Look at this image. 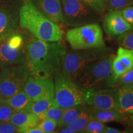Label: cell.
I'll return each mask as SVG.
<instances>
[{
	"mask_svg": "<svg viewBox=\"0 0 133 133\" xmlns=\"http://www.w3.org/2000/svg\"><path fill=\"white\" fill-rule=\"evenodd\" d=\"M83 91V102L88 107L101 110H118V88H105L99 90L89 89Z\"/></svg>",
	"mask_w": 133,
	"mask_h": 133,
	"instance_id": "obj_9",
	"label": "cell"
},
{
	"mask_svg": "<svg viewBox=\"0 0 133 133\" xmlns=\"http://www.w3.org/2000/svg\"><path fill=\"white\" fill-rule=\"evenodd\" d=\"M54 106H58L54 99L32 101L28 107L26 112L33 113L39 117L48 109Z\"/></svg>",
	"mask_w": 133,
	"mask_h": 133,
	"instance_id": "obj_19",
	"label": "cell"
},
{
	"mask_svg": "<svg viewBox=\"0 0 133 133\" xmlns=\"http://www.w3.org/2000/svg\"><path fill=\"white\" fill-rule=\"evenodd\" d=\"M32 2L53 22L59 25L64 24L61 0H33Z\"/></svg>",
	"mask_w": 133,
	"mask_h": 133,
	"instance_id": "obj_13",
	"label": "cell"
},
{
	"mask_svg": "<svg viewBox=\"0 0 133 133\" xmlns=\"http://www.w3.org/2000/svg\"><path fill=\"white\" fill-rule=\"evenodd\" d=\"M4 101H5V99H4L2 96L0 95V106H1V105L2 104Z\"/></svg>",
	"mask_w": 133,
	"mask_h": 133,
	"instance_id": "obj_39",
	"label": "cell"
},
{
	"mask_svg": "<svg viewBox=\"0 0 133 133\" xmlns=\"http://www.w3.org/2000/svg\"><path fill=\"white\" fill-rule=\"evenodd\" d=\"M14 32L12 21L9 13L0 10V37L9 35Z\"/></svg>",
	"mask_w": 133,
	"mask_h": 133,
	"instance_id": "obj_21",
	"label": "cell"
},
{
	"mask_svg": "<svg viewBox=\"0 0 133 133\" xmlns=\"http://www.w3.org/2000/svg\"><path fill=\"white\" fill-rule=\"evenodd\" d=\"M106 1H107V0H99L100 2L102 3V5H104L105 8V3H106Z\"/></svg>",
	"mask_w": 133,
	"mask_h": 133,
	"instance_id": "obj_40",
	"label": "cell"
},
{
	"mask_svg": "<svg viewBox=\"0 0 133 133\" xmlns=\"http://www.w3.org/2000/svg\"><path fill=\"white\" fill-rule=\"evenodd\" d=\"M119 11L124 19L133 26V6H129Z\"/></svg>",
	"mask_w": 133,
	"mask_h": 133,
	"instance_id": "obj_32",
	"label": "cell"
},
{
	"mask_svg": "<svg viewBox=\"0 0 133 133\" xmlns=\"http://www.w3.org/2000/svg\"><path fill=\"white\" fill-rule=\"evenodd\" d=\"M39 117L26 111H14L11 116L9 122L19 128L18 132L26 133L31 128L35 127L40 122Z\"/></svg>",
	"mask_w": 133,
	"mask_h": 133,
	"instance_id": "obj_14",
	"label": "cell"
},
{
	"mask_svg": "<svg viewBox=\"0 0 133 133\" xmlns=\"http://www.w3.org/2000/svg\"><path fill=\"white\" fill-rule=\"evenodd\" d=\"M133 4V0H107L105 9L109 11L119 10Z\"/></svg>",
	"mask_w": 133,
	"mask_h": 133,
	"instance_id": "obj_26",
	"label": "cell"
},
{
	"mask_svg": "<svg viewBox=\"0 0 133 133\" xmlns=\"http://www.w3.org/2000/svg\"><path fill=\"white\" fill-rule=\"evenodd\" d=\"M114 57L113 54L86 66L75 82L83 90L94 89L104 81L109 83L110 88H115V81L112 77V64Z\"/></svg>",
	"mask_w": 133,
	"mask_h": 133,
	"instance_id": "obj_4",
	"label": "cell"
},
{
	"mask_svg": "<svg viewBox=\"0 0 133 133\" xmlns=\"http://www.w3.org/2000/svg\"><path fill=\"white\" fill-rule=\"evenodd\" d=\"M64 24L76 27L93 23L101 19L99 11L79 0H61Z\"/></svg>",
	"mask_w": 133,
	"mask_h": 133,
	"instance_id": "obj_6",
	"label": "cell"
},
{
	"mask_svg": "<svg viewBox=\"0 0 133 133\" xmlns=\"http://www.w3.org/2000/svg\"><path fill=\"white\" fill-rule=\"evenodd\" d=\"M65 37L74 50L105 47L102 29L97 23L71 28Z\"/></svg>",
	"mask_w": 133,
	"mask_h": 133,
	"instance_id": "obj_5",
	"label": "cell"
},
{
	"mask_svg": "<svg viewBox=\"0 0 133 133\" xmlns=\"http://www.w3.org/2000/svg\"><path fill=\"white\" fill-rule=\"evenodd\" d=\"M64 110L65 109L59 106H54L48 109L44 114L39 116V118L42 119L47 118L53 119L58 123L62 118Z\"/></svg>",
	"mask_w": 133,
	"mask_h": 133,
	"instance_id": "obj_25",
	"label": "cell"
},
{
	"mask_svg": "<svg viewBox=\"0 0 133 133\" xmlns=\"http://www.w3.org/2000/svg\"><path fill=\"white\" fill-rule=\"evenodd\" d=\"M79 1L84 3L101 13L104 12L105 10V8L100 2L99 0H79Z\"/></svg>",
	"mask_w": 133,
	"mask_h": 133,
	"instance_id": "obj_33",
	"label": "cell"
},
{
	"mask_svg": "<svg viewBox=\"0 0 133 133\" xmlns=\"http://www.w3.org/2000/svg\"><path fill=\"white\" fill-rule=\"evenodd\" d=\"M26 133H43V132L41 131V129H39L37 126H35V127L29 129V130L26 131Z\"/></svg>",
	"mask_w": 133,
	"mask_h": 133,
	"instance_id": "obj_36",
	"label": "cell"
},
{
	"mask_svg": "<svg viewBox=\"0 0 133 133\" xmlns=\"http://www.w3.org/2000/svg\"><path fill=\"white\" fill-rule=\"evenodd\" d=\"M122 132L119 129L114 128L112 127H109V126H106L105 127L104 130V133H121Z\"/></svg>",
	"mask_w": 133,
	"mask_h": 133,
	"instance_id": "obj_35",
	"label": "cell"
},
{
	"mask_svg": "<svg viewBox=\"0 0 133 133\" xmlns=\"http://www.w3.org/2000/svg\"><path fill=\"white\" fill-rule=\"evenodd\" d=\"M14 112V110L4 101L0 106V124L9 122Z\"/></svg>",
	"mask_w": 133,
	"mask_h": 133,
	"instance_id": "obj_30",
	"label": "cell"
},
{
	"mask_svg": "<svg viewBox=\"0 0 133 133\" xmlns=\"http://www.w3.org/2000/svg\"><path fill=\"white\" fill-rule=\"evenodd\" d=\"M19 128L9 122L0 124V133L18 132Z\"/></svg>",
	"mask_w": 133,
	"mask_h": 133,
	"instance_id": "obj_34",
	"label": "cell"
},
{
	"mask_svg": "<svg viewBox=\"0 0 133 133\" xmlns=\"http://www.w3.org/2000/svg\"><path fill=\"white\" fill-rule=\"evenodd\" d=\"M8 36L0 41V69H1L7 66L25 64L26 61V52L21 48L16 49L10 45L7 40Z\"/></svg>",
	"mask_w": 133,
	"mask_h": 133,
	"instance_id": "obj_11",
	"label": "cell"
},
{
	"mask_svg": "<svg viewBox=\"0 0 133 133\" xmlns=\"http://www.w3.org/2000/svg\"><path fill=\"white\" fill-rule=\"evenodd\" d=\"M118 110L127 116L133 114V88L118 89Z\"/></svg>",
	"mask_w": 133,
	"mask_h": 133,
	"instance_id": "obj_16",
	"label": "cell"
},
{
	"mask_svg": "<svg viewBox=\"0 0 133 133\" xmlns=\"http://www.w3.org/2000/svg\"><path fill=\"white\" fill-rule=\"evenodd\" d=\"M88 111L91 119L102 123L124 121L128 116L126 114L121 113L118 109L101 110L88 107Z\"/></svg>",
	"mask_w": 133,
	"mask_h": 133,
	"instance_id": "obj_15",
	"label": "cell"
},
{
	"mask_svg": "<svg viewBox=\"0 0 133 133\" xmlns=\"http://www.w3.org/2000/svg\"><path fill=\"white\" fill-rule=\"evenodd\" d=\"M127 71L123 64L121 63L117 57L115 56L112 64V77L114 80L115 81Z\"/></svg>",
	"mask_w": 133,
	"mask_h": 133,
	"instance_id": "obj_27",
	"label": "cell"
},
{
	"mask_svg": "<svg viewBox=\"0 0 133 133\" xmlns=\"http://www.w3.org/2000/svg\"><path fill=\"white\" fill-rule=\"evenodd\" d=\"M36 126L41 129L43 133H51L55 132L56 128L57 127V123L53 119L50 118H43Z\"/></svg>",
	"mask_w": 133,
	"mask_h": 133,
	"instance_id": "obj_28",
	"label": "cell"
},
{
	"mask_svg": "<svg viewBox=\"0 0 133 133\" xmlns=\"http://www.w3.org/2000/svg\"><path fill=\"white\" fill-rule=\"evenodd\" d=\"M54 99L64 109L83 103V91L74 81L67 79L59 71L54 75Z\"/></svg>",
	"mask_w": 133,
	"mask_h": 133,
	"instance_id": "obj_7",
	"label": "cell"
},
{
	"mask_svg": "<svg viewBox=\"0 0 133 133\" xmlns=\"http://www.w3.org/2000/svg\"><path fill=\"white\" fill-rule=\"evenodd\" d=\"M115 88L118 89L133 88V67L116 79L115 83Z\"/></svg>",
	"mask_w": 133,
	"mask_h": 133,
	"instance_id": "obj_23",
	"label": "cell"
},
{
	"mask_svg": "<svg viewBox=\"0 0 133 133\" xmlns=\"http://www.w3.org/2000/svg\"><path fill=\"white\" fill-rule=\"evenodd\" d=\"M86 108L87 105L83 102V104L65 109L62 118L57 123V126L62 128L68 126L69 124L77 118Z\"/></svg>",
	"mask_w": 133,
	"mask_h": 133,
	"instance_id": "obj_18",
	"label": "cell"
},
{
	"mask_svg": "<svg viewBox=\"0 0 133 133\" xmlns=\"http://www.w3.org/2000/svg\"><path fill=\"white\" fill-rule=\"evenodd\" d=\"M112 54L111 49L106 47L70 51L63 59L61 71L65 77L75 82L86 66Z\"/></svg>",
	"mask_w": 133,
	"mask_h": 133,
	"instance_id": "obj_3",
	"label": "cell"
},
{
	"mask_svg": "<svg viewBox=\"0 0 133 133\" xmlns=\"http://www.w3.org/2000/svg\"><path fill=\"white\" fill-rule=\"evenodd\" d=\"M129 119H130L131 124H132V125H133V114L129 115Z\"/></svg>",
	"mask_w": 133,
	"mask_h": 133,
	"instance_id": "obj_38",
	"label": "cell"
},
{
	"mask_svg": "<svg viewBox=\"0 0 133 133\" xmlns=\"http://www.w3.org/2000/svg\"><path fill=\"white\" fill-rule=\"evenodd\" d=\"M20 26L36 39L47 42L62 40L64 33L61 26L43 14L31 0H25L19 11Z\"/></svg>",
	"mask_w": 133,
	"mask_h": 133,
	"instance_id": "obj_2",
	"label": "cell"
},
{
	"mask_svg": "<svg viewBox=\"0 0 133 133\" xmlns=\"http://www.w3.org/2000/svg\"><path fill=\"white\" fill-rule=\"evenodd\" d=\"M116 57L123 64L127 71L133 67V51L119 47Z\"/></svg>",
	"mask_w": 133,
	"mask_h": 133,
	"instance_id": "obj_22",
	"label": "cell"
},
{
	"mask_svg": "<svg viewBox=\"0 0 133 133\" xmlns=\"http://www.w3.org/2000/svg\"><path fill=\"white\" fill-rule=\"evenodd\" d=\"M23 89L31 101L54 99L55 86L52 76L29 75Z\"/></svg>",
	"mask_w": 133,
	"mask_h": 133,
	"instance_id": "obj_10",
	"label": "cell"
},
{
	"mask_svg": "<svg viewBox=\"0 0 133 133\" xmlns=\"http://www.w3.org/2000/svg\"><path fill=\"white\" fill-rule=\"evenodd\" d=\"M9 35H10V34H9ZM7 36H8V35H7ZM1 36V37H0V41H2L3 39H4V38H6V36Z\"/></svg>",
	"mask_w": 133,
	"mask_h": 133,
	"instance_id": "obj_41",
	"label": "cell"
},
{
	"mask_svg": "<svg viewBox=\"0 0 133 133\" xmlns=\"http://www.w3.org/2000/svg\"><path fill=\"white\" fill-rule=\"evenodd\" d=\"M67 51L61 41L47 42L36 39L26 46V64L30 75L52 76L61 71Z\"/></svg>",
	"mask_w": 133,
	"mask_h": 133,
	"instance_id": "obj_1",
	"label": "cell"
},
{
	"mask_svg": "<svg viewBox=\"0 0 133 133\" xmlns=\"http://www.w3.org/2000/svg\"><path fill=\"white\" fill-rule=\"evenodd\" d=\"M64 128L61 129L59 131V132L61 133H76L74 131H73L72 129H71L68 126H65V127H63Z\"/></svg>",
	"mask_w": 133,
	"mask_h": 133,
	"instance_id": "obj_37",
	"label": "cell"
},
{
	"mask_svg": "<svg viewBox=\"0 0 133 133\" xmlns=\"http://www.w3.org/2000/svg\"><path fill=\"white\" fill-rule=\"evenodd\" d=\"M106 125L104 123L91 119L86 126L84 132L86 133H102Z\"/></svg>",
	"mask_w": 133,
	"mask_h": 133,
	"instance_id": "obj_29",
	"label": "cell"
},
{
	"mask_svg": "<svg viewBox=\"0 0 133 133\" xmlns=\"http://www.w3.org/2000/svg\"><path fill=\"white\" fill-rule=\"evenodd\" d=\"M103 27L109 36H117L132 28L124 19L119 10L110 11L105 16Z\"/></svg>",
	"mask_w": 133,
	"mask_h": 133,
	"instance_id": "obj_12",
	"label": "cell"
},
{
	"mask_svg": "<svg viewBox=\"0 0 133 133\" xmlns=\"http://www.w3.org/2000/svg\"><path fill=\"white\" fill-rule=\"evenodd\" d=\"M7 40L10 45L16 49L22 48L24 43V39L22 35L14 33H11L8 36Z\"/></svg>",
	"mask_w": 133,
	"mask_h": 133,
	"instance_id": "obj_31",
	"label": "cell"
},
{
	"mask_svg": "<svg viewBox=\"0 0 133 133\" xmlns=\"http://www.w3.org/2000/svg\"><path fill=\"white\" fill-rule=\"evenodd\" d=\"M29 75L26 63L3 68L0 71V95L6 99L22 90Z\"/></svg>",
	"mask_w": 133,
	"mask_h": 133,
	"instance_id": "obj_8",
	"label": "cell"
},
{
	"mask_svg": "<svg viewBox=\"0 0 133 133\" xmlns=\"http://www.w3.org/2000/svg\"><path fill=\"white\" fill-rule=\"evenodd\" d=\"M117 36L116 41L120 47L133 51V28Z\"/></svg>",
	"mask_w": 133,
	"mask_h": 133,
	"instance_id": "obj_24",
	"label": "cell"
},
{
	"mask_svg": "<svg viewBox=\"0 0 133 133\" xmlns=\"http://www.w3.org/2000/svg\"><path fill=\"white\" fill-rule=\"evenodd\" d=\"M91 119V118L89 115L88 107L87 106V108L85 110L83 111L77 118L72 121L70 124H69L68 127L74 131L76 133L84 132L86 126Z\"/></svg>",
	"mask_w": 133,
	"mask_h": 133,
	"instance_id": "obj_20",
	"label": "cell"
},
{
	"mask_svg": "<svg viewBox=\"0 0 133 133\" xmlns=\"http://www.w3.org/2000/svg\"><path fill=\"white\" fill-rule=\"evenodd\" d=\"M31 101L24 89L5 99V102L14 111H26Z\"/></svg>",
	"mask_w": 133,
	"mask_h": 133,
	"instance_id": "obj_17",
	"label": "cell"
}]
</instances>
